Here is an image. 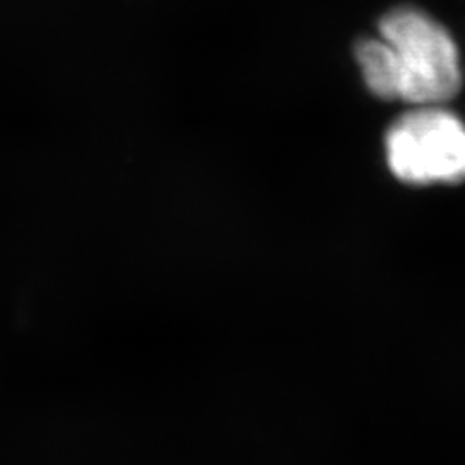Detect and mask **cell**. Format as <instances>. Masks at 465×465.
<instances>
[{
  "label": "cell",
  "instance_id": "obj_2",
  "mask_svg": "<svg viewBox=\"0 0 465 465\" xmlns=\"http://www.w3.org/2000/svg\"><path fill=\"white\" fill-rule=\"evenodd\" d=\"M386 162L411 186L465 183V119L442 105H415L386 133Z\"/></svg>",
  "mask_w": 465,
  "mask_h": 465
},
{
  "label": "cell",
  "instance_id": "obj_1",
  "mask_svg": "<svg viewBox=\"0 0 465 465\" xmlns=\"http://www.w3.org/2000/svg\"><path fill=\"white\" fill-rule=\"evenodd\" d=\"M355 53L371 94L410 107L450 104L465 82L456 37L415 6L390 10L378 37L359 41Z\"/></svg>",
  "mask_w": 465,
  "mask_h": 465
}]
</instances>
